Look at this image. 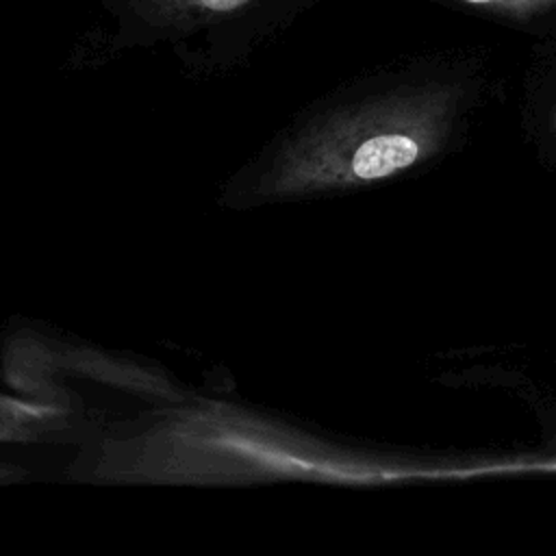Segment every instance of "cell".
Wrapping results in <instances>:
<instances>
[{
	"mask_svg": "<svg viewBox=\"0 0 556 556\" xmlns=\"http://www.w3.org/2000/svg\"><path fill=\"white\" fill-rule=\"evenodd\" d=\"M482 11H491L495 15L513 17V20H530L545 11L556 9V0H458Z\"/></svg>",
	"mask_w": 556,
	"mask_h": 556,
	"instance_id": "4",
	"label": "cell"
},
{
	"mask_svg": "<svg viewBox=\"0 0 556 556\" xmlns=\"http://www.w3.org/2000/svg\"><path fill=\"white\" fill-rule=\"evenodd\" d=\"M28 480H33V473L26 465L11 458H0V486L24 484Z\"/></svg>",
	"mask_w": 556,
	"mask_h": 556,
	"instance_id": "5",
	"label": "cell"
},
{
	"mask_svg": "<svg viewBox=\"0 0 556 556\" xmlns=\"http://www.w3.org/2000/svg\"><path fill=\"white\" fill-rule=\"evenodd\" d=\"M104 417L56 395L0 391V447H83L102 434Z\"/></svg>",
	"mask_w": 556,
	"mask_h": 556,
	"instance_id": "2",
	"label": "cell"
},
{
	"mask_svg": "<svg viewBox=\"0 0 556 556\" xmlns=\"http://www.w3.org/2000/svg\"><path fill=\"white\" fill-rule=\"evenodd\" d=\"M250 2L252 0H132V9L146 26L174 30L230 15Z\"/></svg>",
	"mask_w": 556,
	"mask_h": 556,
	"instance_id": "3",
	"label": "cell"
},
{
	"mask_svg": "<svg viewBox=\"0 0 556 556\" xmlns=\"http://www.w3.org/2000/svg\"><path fill=\"white\" fill-rule=\"evenodd\" d=\"M450 106L445 89H421L358 109L334 124L313 148H343L321 174L341 182H371L393 176L421 159Z\"/></svg>",
	"mask_w": 556,
	"mask_h": 556,
	"instance_id": "1",
	"label": "cell"
}]
</instances>
